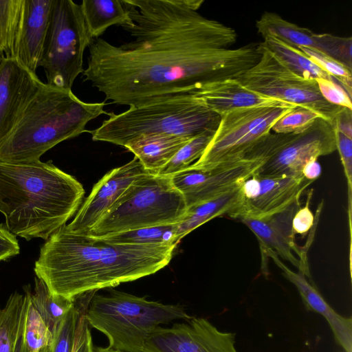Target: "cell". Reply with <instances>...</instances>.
Returning <instances> with one entry per match:
<instances>
[{"instance_id":"obj_1","label":"cell","mask_w":352,"mask_h":352,"mask_svg":"<svg viewBox=\"0 0 352 352\" xmlns=\"http://www.w3.org/2000/svg\"><path fill=\"white\" fill-rule=\"evenodd\" d=\"M132 37L116 46L93 38L84 81L106 100L129 107L193 94L203 85L234 78L259 60L258 43L230 49L231 27L198 10L203 0H124Z\"/></svg>"},{"instance_id":"obj_2","label":"cell","mask_w":352,"mask_h":352,"mask_svg":"<svg viewBox=\"0 0 352 352\" xmlns=\"http://www.w3.org/2000/svg\"><path fill=\"white\" fill-rule=\"evenodd\" d=\"M176 245L112 243L73 233L65 224L41 247L34 272L52 294L75 300L155 274L169 263Z\"/></svg>"},{"instance_id":"obj_3","label":"cell","mask_w":352,"mask_h":352,"mask_svg":"<svg viewBox=\"0 0 352 352\" xmlns=\"http://www.w3.org/2000/svg\"><path fill=\"white\" fill-rule=\"evenodd\" d=\"M84 195L82 184L52 162L0 161V212L15 236L47 240L77 212Z\"/></svg>"},{"instance_id":"obj_4","label":"cell","mask_w":352,"mask_h":352,"mask_svg":"<svg viewBox=\"0 0 352 352\" xmlns=\"http://www.w3.org/2000/svg\"><path fill=\"white\" fill-rule=\"evenodd\" d=\"M102 102H85L73 94L44 83L27 104L14 129L0 145V161L28 163L58 144L88 132L86 126L104 110Z\"/></svg>"},{"instance_id":"obj_5","label":"cell","mask_w":352,"mask_h":352,"mask_svg":"<svg viewBox=\"0 0 352 352\" xmlns=\"http://www.w3.org/2000/svg\"><path fill=\"white\" fill-rule=\"evenodd\" d=\"M97 129L89 131L94 141L125 146L150 135H173L192 138L208 130H216L221 116L192 94L161 98L129 107L121 113H110Z\"/></svg>"},{"instance_id":"obj_6","label":"cell","mask_w":352,"mask_h":352,"mask_svg":"<svg viewBox=\"0 0 352 352\" xmlns=\"http://www.w3.org/2000/svg\"><path fill=\"white\" fill-rule=\"evenodd\" d=\"M89 325L103 333L109 347L125 352H142L150 333L160 324L189 320L180 305L163 304L123 292L93 294L86 312Z\"/></svg>"},{"instance_id":"obj_7","label":"cell","mask_w":352,"mask_h":352,"mask_svg":"<svg viewBox=\"0 0 352 352\" xmlns=\"http://www.w3.org/2000/svg\"><path fill=\"white\" fill-rule=\"evenodd\" d=\"M186 210L171 175L148 173L135 180L85 235L103 237L177 223Z\"/></svg>"},{"instance_id":"obj_8","label":"cell","mask_w":352,"mask_h":352,"mask_svg":"<svg viewBox=\"0 0 352 352\" xmlns=\"http://www.w3.org/2000/svg\"><path fill=\"white\" fill-rule=\"evenodd\" d=\"M91 37L80 4L72 0H53L50 28L40 67L47 84L72 90L82 74L83 55Z\"/></svg>"},{"instance_id":"obj_9","label":"cell","mask_w":352,"mask_h":352,"mask_svg":"<svg viewBox=\"0 0 352 352\" xmlns=\"http://www.w3.org/2000/svg\"><path fill=\"white\" fill-rule=\"evenodd\" d=\"M258 50V62L234 78L249 90L310 109L333 124L344 107L327 102L316 80L305 79L292 72L261 42Z\"/></svg>"},{"instance_id":"obj_10","label":"cell","mask_w":352,"mask_h":352,"mask_svg":"<svg viewBox=\"0 0 352 352\" xmlns=\"http://www.w3.org/2000/svg\"><path fill=\"white\" fill-rule=\"evenodd\" d=\"M292 108L249 107L223 114L203 155L190 166L209 169L244 159L245 153L270 133L274 123Z\"/></svg>"},{"instance_id":"obj_11","label":"cell","mask_w":352,"mask_h":352,"mask_svg":"<svg viewBox=\"0 0 352 352\" xmlns=\"http://www.w3.org/2000/svg\"><path fill=\"white\" fill-rule=\"evenodd\" d=\"M336 151L335 126L320 117L301 133L283 134L256 173L263 176L303 177L302 170L308 162Z\"/></svg>"},{"instance_id":"obj_12","label":"cell","mask_w":352,"mask_h":352,"mask_svg":"<svg viewBox=\"0 0 352 352\" xmlns=\"http://www.w3.org/2000/svg\"><path fill=\"white\" fill-rule=\"evenodd\" d=\"M312 182L304 177L254 173L241 184L239 201L230 217L260 219L278 213L299 200Z\"/></svg>"},{"instance_id":"obj_13","label":"cell","mask_w":352,"mask_h":352,"mask_svg":"<svg viewBox=\"0 0 352 352\" xmlns=\"http://www.w3.org/2000/svg\"><path fill=\"white\" fill-rule=\"evenodd\" d=\"M235 333L217 329L207 319L192 318L171 327H157L146 340L142 352H238Z\"/></svg>"},{"instance_id":"obj_14","label":"cell","mask_w":352,"mask_h":352,"mask_svg":"<svg viewBox=\"0 0 352 352\" xmlns=\"http://www.w3.org/2000/svg\"><path fill=\"white\" fill-rule=\"evenodd\" d=\"M263 162L244 158L209 169L190 166L171 175V179L188 208L241 184L256 173Z\"/></svg>"},{"instance_id":"obj_15","label":"cell","mask_w":352,"mask_h":352,"mask_svg":"<svg viewBox=\"0 0 352 352\" xmlns=\"http://www.w3.org/2000/svg\"><path fill=\"white\" fill-rule=\"evenodd\" d=\"M148 173L136 157L108 172L94 186L72 221L66 225L67 229L75 234H87L127 188Z\"/></svg>"},{"instance_id":"obj_16","label":"cell","mask_w":352,"mask_h":352,"mask_svg":"<svg viewBox=\"0 0 352 352\" xmlns=\"http://www.w3.org/2000/svg\"><path fill=\"white\" fill-rule=\"evenodd\" d=\"M43 85L36 74L16 59L5 58L0 67V145Z\"/></svg>"},{"instance_id":"obj_17","label":"cell","mask_w":352,"mask_h":352,"mask_svg":"<svg viewBox=\"0 0 352 352\" xmlns=\"http://www.w3.org/2000/svg\"><path fill=\"white\" fill-rule=\"evenodd\" d=\"M297 200L285 210L271 216L240 219L255 234L262 250H271L278 256L298 268L311 278L309 267L302 250L295 241L292 218L300 207Z\"/></svg>"},{"instance_id":"obj_18","label":"cell","mask_w":352,"mask_h":352,"mask_svg":"<svg viewBox=\"0 0 352 352\" xmlns=\"http://www.w3.org/2000/svg\"><path fill=\"white\" fill-rule=\"evenodd\" d=\"M53 0H25L16 59L36 74L50 28Z\"/></svg>"},{"instance_id":"obj_19","label":"cell","mask_w":352,"mask_h":352,"mask_svg":"<svg viewBox=\"0 0 352 352\" xmlns=\"http://www.w3.org/2000/svg\"><path fill=\"white\" fill-rule=\"evenodd\" d=\"M262 251L281 270L285 278L296 287L306 307L320 314L326 319L337 343L345 352H352L351 318L344 317L334 311L302 272H296L291 270L272 250Z\"/></svg>"},{"instance_id":"obj_20","label":"cell","mask_w":352,"mask_h":352,"mask_svg":"<svg viewBox=\"0 0 352 352\" xmlns=\"http://www.w3.org/2000/svg\"><path fill=\"white\" fill-rule=\"evenodd\" d=\"M192 95L220 116L232 110L258 107H294L296 105L263 96L242 86L235 78L203 85Z\"/></svg>"},{"instance_id":"obj_21","label":"cell","mask_w":352,"mask_h":352,"mask_svg":"<svg viewBox=\"0 0 352 352\" xmlns=\"http://www.w3.org/2000/svg\"><path fill=\"white\" fill-rule=\"evenodd\" d=\"M30 287L15 292L4 307L0 305V352H30L25 343V325Z\"/></svg>"},{"instance_id":"obj_22","label":"cell","mask_w":352,"mask_h":352,"mask_svg":"<svg viewBox=\"0 0 352 352\" xmlns=\"http://www.w3.org/2000/svg\"><path fill=\"white\" fill-rule=\"evenodd\" d=\"M190 139L173 135H150L132 141L125 148L146 170L156 174Z\"/></svg>"},{"instance_id":"obj_23","label":"cell","mask_w":352,"mask_h":352,"mask_svg":"<svg viewBox=\"0 0 352 352\" xmlns=\"http://www.w3.org/2000/svg\"><path fill=\"white\" fill-rule=\"evenodd\" d=\"M241 184L213 198L187 208L183 219L177 224L178 242L208 221L223 215L229 217L234 211L239 201Z\"/></svg>"},{"instance_id":"obj_24","label":"cell","mask_w":352,"mask_h":352,"mask_svg":"<svg viewBox=\"0 0 352 352\" xmlns=\"http://www.w3.org/2000/svg\"><path fill=\"white\" fill-rule=\"evenodd\" d=\"M80 6L92 38H99L113 25L122 26L131 21L124 0H84Z\"/></svg>"},{"instance_id":"obj_25","label":"cell","mask_w":352,"mask_h":352,"mask_svg":"<svg viewBox=\"0 0 352 352\" xmlns=\"http://www.w3.org/2000/svg\"><path fill=\"white\" fill-rule=\"evenodd\" d=\"M256 28L263 38L272 36L297 48L320 49L318 33L289 22L276 13L264 12L256 21Z\"/></svg>"},{"instance_id":"obj_26","label":"cell","mask_w":352,"mask_h":352,"mask_svg":"<svg viewBox=\"0 0 352 352\" xmlns=\"http://www.w3.org/2000/svg\"><path fill=\"white\" fill-rule=\"evenodd\" d=\"M263 39L262 45L296 75L309 80L324 78L336 81L300 49L272 36H267Z\"/></svg>"},{"instance_id":"obj_27","label":"cell","mask_w":352,"mask_h":352,"mask_svg":"<svg viewBox=\"0 0 352 352\" xmlns=\"http://www.w3.org/2000/svg\"><path fill=\"white\" fill-rule=\"evenodd\" d=\"M34 292H30V301L52 333L75 305V300L52 294L45 283L37 277L34 278Z\"/></svg>"},{"instance_id":"obj_28","label":"cell","mask_w":352,"mask_h":352,"mask_svg":"<svg viewBox=\"0 0 352 352\" xmlns=\"http://www.w3.org/2000/svg\"><path fill=\"white\" fill-rule=\"evenodd\" d=\"M25 0H0V47L7 58L16 59Z\"/></svg>"},{"instance_id":"obj_29","label":"cell","mask_w":352,"mask_h":352,"mask_svg":"<svg viewBox=\"0 0 352 352\" xmlns=\"http://www.w3.org/2000/svg\"><path fill=\"white\" fill-rule=\"evenodd\" d=\"M177 223L131 230L107 236L99 237L117 244L150 245L176 244Z\"/></svg>"},{"instance_id":"obj_30","label":"cell","mask_w":352,"mask_h":352,"mask_svg":"<svg viewBox=\"0 0 352 352\" xmlns=\"http://www.w3.org/2000/svg\"><path fill=\"white\" fill-rule=\"evenodd\" d=\"M215 131H205L191 138L156 174L173 175L188 168L203 155Z\"/></svg>"},{"instance_id":"obj_31","label":"cell","mask_w":352,"mask_h":352,"mask_svg":"<svg viewBox=\"0 0 352 352\" xmlns=\"http://www.w3.org/2000/svg\"><path fill=\"white\" fill-rule=\"evenodd\" d=\"M31 292V291H30ZM25 343L30 352H47L52 333L30 301V293L25 325Z\"/></svg>"},{"instance_id":"obj_32","label":"cell","mask_w":352,"mask_h":352,"mask_svg":"<svg viewBox=\"0 0 352 352\" xmlns=\"http://www.w3.org/2000/svg\"><path fill=\"white\" fill-rule=\"evenodd\" d=\"M80 313L76 305L69 311L53 330L47 352H74Z\"/></svg>"},{"instance_id":"obj_33","label":"cell","mask_w":352,"mask_h":352,"mask_svg":"<svg viewBox=\"0 0 352 352\" xmlns=\"http://www.w3.org/2000/svg\"><path fill=\"white\" fill-rule=\"evenodd\" d=\"M306 54L326 73L339 82L348 94H352V69L333 58L316 50L305 47H298Z\"/></svg>"},{"instance_id":"obj_34","label":"cell","mask_w":352,"mask_h":352,"mask_svg":"<svg viewBox=\"0 0 352 352\" xmlns=\"http://www.w3.org/2000/svg\"><path fill=\"white\" fill-rule=\"evenodd\" d=\"M320 117L310 109L296 106L280 117L272 126L271 131L281 134L299 133L309 128Z\"/></svg>"},{"instance_id":"obj_35","label":"cell","mask_w":352,"mask_h":352,"mask_svg":"<svg viewBox=\"0 0 352 352\" xmlns=\"http://www.w3.org/2000/svg\"><path fill=\"white\" fill-rule=\"evenodd\" d=\"M320 52L333 58L352 69V38L328 33L318 34Z\"/></svg>"},{"instance_id":"obj_36","label":"cell","mask_w":352,"mask_h":352,"mask_svg":"<svg viewBox=\"0 0 352 352\" xmlns=\"http://www.w3.org/2000/svg\"><path fill=\"white\" fill-rule=\"evenodd\" d=\"M336 129V128H335ZM337 151L346 178L349 191V219L351 222V194H352V139L336 129Z\"/></svg>"},{"instance_id":"obj_37","label":"cell","mask_w":352,"mask_h":352,"mask_svg":"<svg viewBox=\"0 0 352 352\" xmlns=\"http://www.w3.org/2000/svg\"><path fill=\"white\" fill-rule=\"evenodd\" d=\"M322 98L329 103L352 110L351 96L336 82L324 78L316 79Z\"/></svg>"},{"instance_id":"obj_38","label":"cell","mask_w":352,"mask_h":352,"mask_svg":"<svg viewBox=\"0 0 352 352\" xmlns=\"http://www.w3.org/2000/svg\"><path fill=\"white\" fill-rule=\"evenodd\" d=\"M310 195L305 206L299 207L293 216L292 229L295 234H306L314 224L315 217L309 208Z\"/></svg>"},{"instance_id":"obj_39","label":"cell","mask_w":352,"mask_h":352,"mask_svg":"<svg viewBox=\"0 0 352 352\" xmlns=\"http://www.w3.org/2000/svg\"><path fill=\"white\" fill-rule=\"evenodd\" d=\"M94 344L89 325L85 313L81 312L78 324L74 352H93Z\"/></svg>"},{"instance_id":"obj_40","label":"cell","mask_w":352,"mask_h":352,"mask_svg":"<svg viewBox=\"0 0 352 352\" xmlns=\"http://www.w3.org/2000/svg\"><path fill=\"white\" fill-rule=\"evenodd\" d=\"M19 242L16 236L0 223V262L7 260L19 253Z\"/></svg>"},{"instance_id":"obj_41","label":"cell","mask_w":352,"mask_h":352,"mask_svg":"<svg viewBox=\"0 0 352 352\" xmlns=\"http://www.w3.org/2000/svg\"><path fill=\"white\" fill-rule=\"evenodd\" d=\"M333 124L336 129L352 139V110L344 108L335 118Z\"/></svg>"},{"instance_id":"obj_42","label":"cell","mask_w":352,"mask_h":352,"mask_svg":"<svg viewBox=\"0 0 352 352\" xmlns=\"http://www.w3.org/2000/svg\"><path fill=\"white\" fill-rule=\"evenodd\" d=\"M321 170V166L318 160H313L304 166L302 175L305 179L314 182L320 176Z\"/></svg>"},{"instance_id":"obj_43","label":"cell","mask_w":352,"mask_h":352,"mask_svg":"<svg viewBox=\"0 0 352 352\" xmlns=\"http://www.w3.org/2000/svg\"><path fill=\"white\" fill-rule=\"evenodd\" d=\"M93 352H125V351L112 349L109 346H107L106 348H102V347L94 346Z\"/></svg>"},{"instance_id":"obj_44","label":"cell","mask_w":352,"mask_h":352,"mask_svg":"<svg viewBox=\"0 0 352 352\" xmlns=\"http://www.w3.org/2000/svg\"><path fill=\"white\" fill-rule=\"evenodd\" d=\"M5 58H6V56H5L4 52L0 47V67H1L3 60L5 59Z\"/></svg>"}]
</instances>
